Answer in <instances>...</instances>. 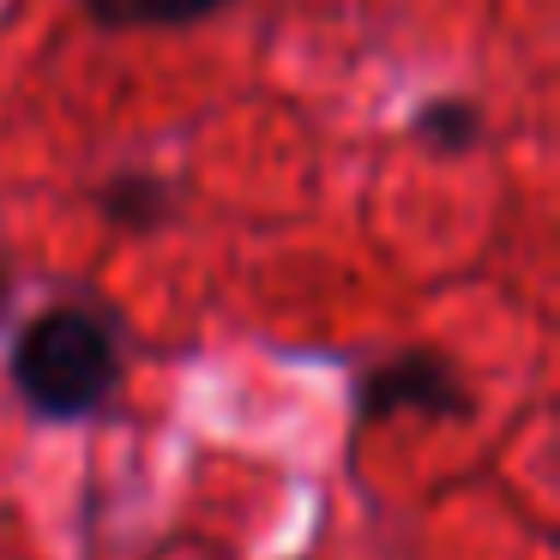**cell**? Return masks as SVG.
<instances>
[{"mask_svg":"<svg viewBox=\"0 0 560 560\" xmlns=\"http://www.w3.org/2000/svg\"><path fill=\"white\" fill-rule=\"evenodd\" d=\"M7 307H13V271H7V259H0V319H7Z\"/></svg>","mask_w":560,"mask_h":560,"instance_id":"obj_6","label":"cell"},{"mask_svg":"<svg viewBox=\"0 0 560 560\" xmlns=\"http://www.w3.org/2000/svg\"><path fill=\"white\" fill-rule=\"evenodd\" d=\"M97 206H103V218H109L115 230H127V235H158L163 223L175 218V187L163 182V175L121 170V175H109V182H103Z\"/></svg>","mask_w":560,"mask_h":560,"instance_id":"obj_3","label":"cell"},{"mask_svg":"<svg viewBox=\"0 0 560 560\" xmlns=\"http://www.w3.org/2000/svg\"><path fill=\"white\" fill-rule=\"evenodd\" d=\"M230 0H79V13L103 31H163V25H199L223 13Z\"/></svg>","mask_w":560,"mask_h":560,"instance_id":"obj_4","label":"cell"},{"mask_svg":"<svg viewBox=\"0 0 560 560\" xmlns=\"http://www.w3.org/2000/svg\"><path fill=\"white\" fill-rule=\"evenodd\" d=\"M392 416H422V422H470L476 392L458 374L446 350H398L355 380V422L374 428Z\"/></svg>","mask_w":560,"mask_h":560,"instance_id":"obj_2","label":"cell"},{"mask_svg":"<svg viewBox=\"0 0 560 560\" xmlns=\"http://www.w3.org/2000/svg\"><path fill=\"white\" fill-rule=\"evenodd\" d=\"M410 139L434 158H464V151L482 145V109L470 97H428L422 109L410 115Z\"/></svg>","mask_w":560,"mask_h":560,"instance_id":"obj_5","label":"cell"},{"mask_svg":"<svg viewBox=\"0 0 560 560\" xmlns=\"http://www.w3.org/2000/svg\"><path fill=\"white\" fill-rule=\"evenodd\" d=\"M121 326L85 302H55L19 331L7 380L37 422H85L121 392Z\"/></svg>","mask_w":560,"mask_h":560,"instance_id":"obj_1","label":"cell"}]
</instances>
